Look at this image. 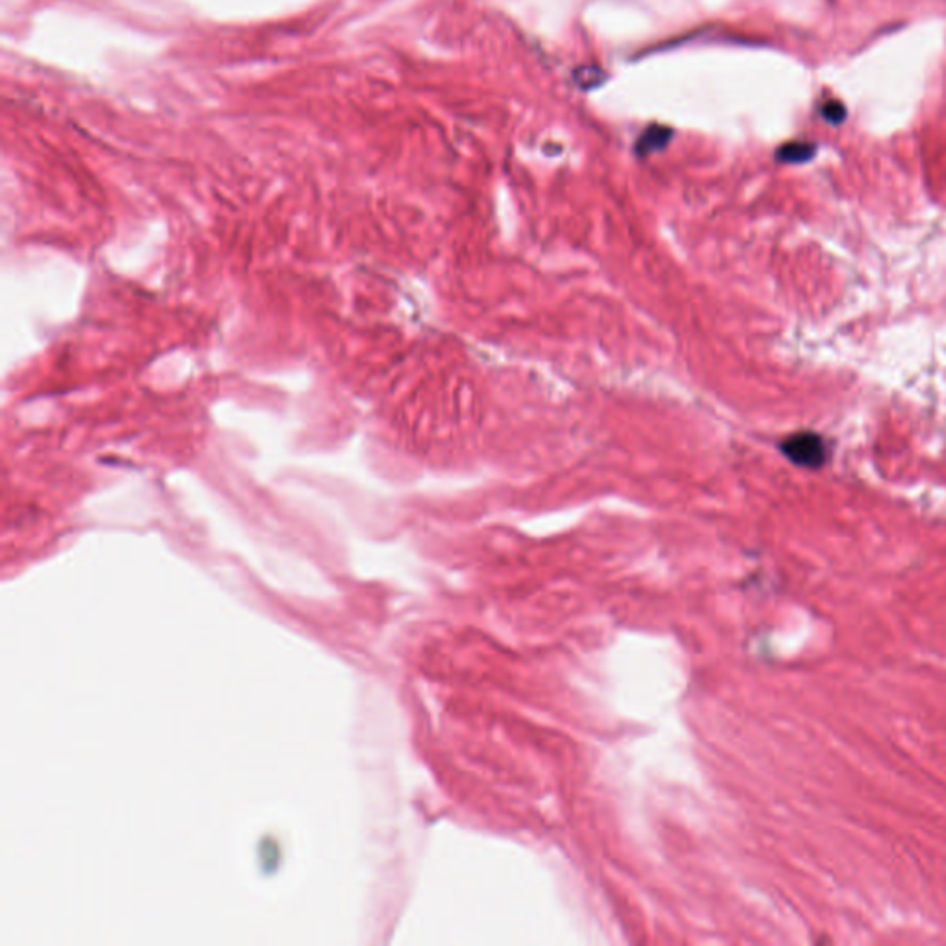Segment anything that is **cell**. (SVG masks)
I'll use <instances>...</instances> for the list:
<instances>
[{
    "mask_svg": "<svg viewBox=\"0 0 946 946\" xmlns=\"http://www.w3.org/2000/svg\"><path fill=\"white\" fill-rule=\"evenodd\" d=\"M821 117L828 122V124H833V126H840L845 122L847 119V110L845 105L841 102H826L823 107H821Z\"/></svg>",
    "mask_w": 946,
    "mask_h": 946,
    "instance_id": "obj_3",
    "label": "cell"
},
{
    "mask_svg": "<svg viewBox=\"0 0 946 946\" xmlns=\"http://www.w3.org/2000/svg\"><path fill=\"white\" fill-rule=\"evenodd\" d=\"M817 152V147L812 143H788L778 148L776 159L780 163H806Z\"/></svg>",
    "mask_w": 946,
    "mask_h": 946,
    "instance_id": "obj_2",
    "label": "cell"
},
{
    "mask_svg": "<svg viewBox=\"0 0 946 946\" xmlns=\"http://www.w3.org/2000/svg\"><path fill=\"white\" fill-rule=\"evenodd\" d=\"M780 451L800 468L819 470L828 461V446L817 432H795L780 444Z\"/></svg>",
    "mask_w": 946,
    "mask_h": 946,
    "instance_id": "obj_1",
    "label": "cell"
}]
</instances>
